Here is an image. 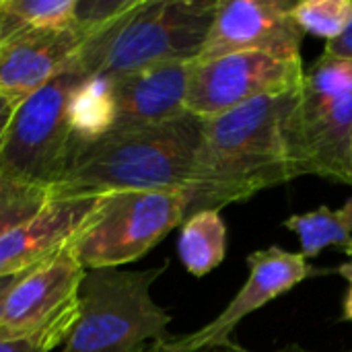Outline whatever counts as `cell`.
<instances>
[{
    "label": "cell",
    "mask_w": 352,
    "mask_h": 352,
    "mask_svg": "<svg viewBox=\"0 0 352 352\" xmlns=\"http://www.w3.org/2000/svg\"><path fill=\"white\" fill-rule=\"evenodd\" d=\"M297 93L254 99L204 120L200 151L186 190L188 217L248 202L268 188L295 179L287 118Z\"/></svg>",
    "instance_id": "cell-1"
},
{
    "label": "cell",
    "mask_w": 352,
    "mask_h": 352,
    "mask_svg": "<svg viewBox=\"0 0 352 352\" xmlns=\"http://www.w3.org/2000/svg\"><path fill=\"white\" fill-rule=\"evenodd\" d=\"M204 120L184 113L171 122L76 138L56 198L111 192L188 190Z\"/></svg>",
    "instance_id": "cell-2"
},
{
    "label": "cell",
    "mask_w": 352,
    "mask_h": 352,
    "mask_svg": "<svg viewBox=\"0 0 352 352\" xmlns=\"http://www.w3.org/2000/svg\"><path fill=\"white\" fill-rule=\"evenodd\" d=\"M219 0H132L85 41L76 68L103 78L169 62H194Z\"/></svg>",
    "instance_id": "cell-3"
},
{
    "label": "cell",
    "mask_w": 352,
    "mask_h": 352,
    "mask_svg": "<svg viewBox=\"0 0 352 352\" xmlns=\"http://www.w3.org/2000/svg\"><path fill=\"white\" fill-rule=\"evenodd\" d=\"M165 266L146 270H87L78 314L60 352H142L171 338V316L153 297Z\"/></svg>",
    "instance_id": "cell-4"
},
{
    "label": "cell",
    "mask_w": 352,
    "mask_h": 352,
    "mask_svg": "<svg viewBox=\"0 0 352 352\" xmlns=\"http://www.w3.org/2000/svg\"><path fill=\"white\" fill-rule=\"evenodd\" d=\"M287 146L295 177L352 186V60L322 54L305 68L287 118Z\"/></svg>",
    "instance_id": "cell-5"
},
{
    "label": "cell",
    "mask_w": 352,
    "mask_h": 352,
    "mask_svg": "<svg viewBox=\"0 0 352 352\" xmlns=\"http://www.w3.org/2000/svg\"><path fill=\"white\" fill-rule=\"evenodd\" d=\"M91 76L70 62L21 101L0 146V171L54 192L76 142V99Z\"/></svg>",
    "instance_id": "cell-6"
},
{
    "label": "cell",
    "mask_w": 352,
    "mask_h": 352,
    "mask_svg": "<svg viewBox=\"0 0 352 352\" xmlns=\"http://www.w3.org/2000/svg\"><path fill=\"white\" fill-rule=\"evenodd\" d=\"M186 219V190L101 194L70 250L85 270L122 268L146 256Z\"/></svg>",
    "instance_id": "cell-7"
},
{
    "label": "cell",
    "mask_w": 352,
    "mask_h": 352,
    "mask_svg": "<svg viewBox=\"0 0 352 352\" xmlns=\"http://www.w3.org/2000/svg\"><path fill=\"white\" fill-rule=\"evenodd\" d=\"M192 62H169L126 74L91 76L76 99V138L171 122L188 113Z\"/></svg>",
    "instance_id": "cell-8"
},
{
    "label": "cell",
    "mask_w": 352,
    "mask_h": 352,
    "mask_svg": "<svg viewBox=\"0 0 352 352\" xmlns=\"http://www.w3.org/2000/svg\"><path fill=\"white\" fill-rule=\"evenodd\" d=\"M305 76L303 58L245 52L192 62L186 109L202 120L227 113L254 99L295 93Z\"/></svg>",
    "instance_id": "cell-9"
},
{
    "label": "cell",
    "mask_w": 352,
    "mask_h": 352,
    "mask_svg": "<svg viewBox=\"0 0 352 352\" xmlns=\"http://www.w3.org/2000/svg\"><path fill=\"white\" fill-rule=\"evenodd\" d=\"M293 4L291 0H219L194 62L245 52L301 58L305 35L293 19Z\"/></svg>",
    "instance_id": "cell-10"
},
{
    "label": "cell",
    "mask_w": 352,
    "mask_h": 352,
    "mask_svg": "<svg viewBox=\"0 0 352 352\" xmlns=\"http://www.w3.org/2000/svg\"><path fill=\"white\" fill-rule=\"evenodd\" d=\"M87 270L70 243L31 268L8 293L0 320V338H21L47 330L78 314V291Z\"/></svg>",
    "instance_id": "cell-11"
},
{
    "label": "cell",
    "mask_w": 352,
    "mask_h": 352,
    "mask_svg": "<svg viewBox=\"0 0 352 352\" xmlns=\"http://www.w3.org/2000/svg\"><path fill=\"white\" fill-rule=\"evenodd\" d=\"M248 270L250 274L243 287L212 322L188 336H179L186 351L196 352L210 344L229 342L235 328L248 316L291 293L297 285L330 272L309 264V260L301 252H287L280 245L252 252L248 256Z\"/></svg>",
    "instance_id": "cell-12"
},
{
    "label": "cell",
    "mask_w": 352,
    "mask_h": 352,
    "mask_svg": "<svg viewBox=\"0 0 352 352\" xmlns=\"http://www.w3.org/2000/svg\"><path fill=\"white\" fill-rule=\"evenodd\" d=\"M101 25L68 29H14L0 37V91L25 101L58 76Z\"/></svg>",
    "instance_id": "cell-13"
},
{
    "label": "cell",
    "mask_w": 352,
    "mask_h": 352,
    "mask_svg": "<svg viewBox=\"0 0 352 352\" xmlns=\"http://www.w3.org/2000/svg\"><path fill=\"white\" fill-rule=\"evenodd\" d=\"M101 196L56 198L0 237V276L31 270L66 248L91 219Z\"/></svg>",
    "instance_id": "cell-14"
},
{
    "label": "cell",
    "mask_w": 352,
    "mask_h": 352,
    "mask_svg": "<svg viewBox=\"0 0 352 352\" xmlns=\"http://www.w3.org/2000/svg\"><path fill=\"white\" fill-rule=\"evenodd\" d=\"M177 254L184 268L196 278L217 270L227 256V223L221 210L190 214L179 227Z\"/></svg>",
    "instance_id": "cell-15"
},
{
    "label": "cell",
    "mask_w": 352,
    "mask_h": 352,
    "mask_svg": "<svg viewBox=\"0 0 352 352\" xmlns=\"http://www.w3.org/2000/svg\"><path fill=\"white\" fill-rule=\"evenodd\" d=\"M283 225L297 235L301 254L307 260L318 258L328 248L346 252L352 243V196L336 210L320 206L293 214Z\"/></svg>",
    "instance_id": "cell-16"
},
{
    "label": "cell",
    "mask_w": 352,
    "mask_h": 352,
    "mask_svg": "<svg viewBox=\"0 0 352 352\" xmlns=\"http://www.w3.org/2000/svg\"><path fill=\"white\" fill-rule=\"evenodd\" d=\"M78 23L76 0H0V37L14 29H68Z\"/></svg>",
    "instance_id": "cell-17"
},
{
    "label": "cell",
    "mask_w": 352,
    "mask_h": 352,
    "mask_svg": "<svg viewBox=\"0 0 352 352\" xmlns=\"http://www.w3.org/2000/svg\"><path fill=\"white\" fill-rule=\"evenodd\" d=\"M52 200V190L0 171V237L33 219Z\"/></svg>",
    "instance_id": "cell-18"
},
{
    "label": "cell",
    "mask_w": 352,
    "mask_h": 352,
    "mask_svg": "<svg viewBox=\"0 0 352 352\" xmlns=\"http://www.w3.org/2000/svg\"><path fill=\"white\" fill-rule=\"evenodd\" d=\"M293 19L303 35L338 39L351 25L352 0H301L293 4Z\"/></svg>",
    "instance_id": "cell-19"
},
{
    "label": "cell",
    "mask_w": 352,
    "mask_h": 352,
    "mask_svg": "<svg viewBox=\"0 0 352 352\" xmlns=\"http://www.w3.org/2000/svg\"><path fill=\"white\" fill-rule=\"evenodd\" d=\"M74 320H66L62 324H56V326L41 330L37 334H31V336L6 338V340L0 338V352H54L58 346H62Z\"/></svg>",
    "instance_id": "cell-20"
},
{
    "label": "cell",
    "mask_w": 352,
    "mask_h": 352,
    "mask_svg": "<svg viewBox=\"0 0 352 352\" xmlns=\"http://www.w3.org/2000/svg\"><path fill=\"white\" fill-rule=\"evenodd\" d=\"M344 254L349 256V262L342 264L340 268H336V272L349 283V289H346L344 301H342V316H340V322H352V243Z\"/></svg>",
    "instance_id": "cell-21"
},
{
    "label": "cell",
    "mask_w": 352,
    "mask_h": 352,
    "mask_svg": "<svg viewBox=\"0 0 352 352\" xmlns=\"http://www.w3.org/2000/svg\"><path fill=\"white\" fill-rule=\"evenodd\" d=\"M19 105H21L19 99H14V97L0 91V146H2V142L6 138V132L10 128V122H12Z\"/></svg>",
    "instance_id": "cell-22"
},
{
    "label": "cell",
    "mask_w": 352,
    "mask_h": 352,
    "mask_svg": "<svg viewBox=\"0 0 352 352\" xmlns=\"http://www.w3.org/2000/svg\"><path fill=\"white\" fill-rule=\"evenodd\" d=\"M324 54L334 56V58H346L352 60V21L349 25V29L334 41H328L324 47Z\"/></svg>",
    "instance_id": "cell-23"
},
{
    "label": "cell",
    "mask_w": 352,
    "mask_h": 352,
    "mask_svg": "<svg viewBox=\"0 0 352 352\" xmlns=\"http://www.w3.org/2000/svg\"><path fill=\"white\" fill-rule=\"evenodd\" d=\"M196 352H256V351H248V349H243V346L235 344L233 340H229V342H221V344L204 346V349H200V351H196ZM272 352H309V351H305V349H301V346H297V344H291V346H285V349H278V351H272Z\"/></svg>",
    "instance_id": "cell-24"
},
{
    "label": "cell",
    "mask_w": 352,
    "mask_h": 352,
    "mask_svg": "<svg viewBox=\"0 0 352 352\" xmlns=\"http://www.w3.org/2000/svg\"><path fill=\"white\" fill-rule=\"evenodd\" d=\"M29 270H25V272H19V274H10V276H0V320H2V311H4V301H6V297H8V293H10V289L27 274Z\"/></svg>",
    "instance_id": "cell-25"
},
{
    "label": "cell",
    "mask_w": 352,
    "mask_h": 352,
    "mask_svg": "<svg viewBox=\"0 0 352 352\" xmlns=\"http://www.w3.org/2000/svg\"><path fill=\"white\" fill-rule=\"evenodd\" d=\"M142 352H188V351L184 349L182 338L171 336V338H167V340H161V342H157V344H151L146 351H142Z\"/></svg>",
    "instance_id": "cell-26"
},
{
    "label": "cell",
    "mask_w": 352,
    "mask_h": 352,
    "mask_svg": "<svg viewBox=\"0 0 352 352\" xmlns=\"http://www.w3.org/2000/svg\"><path fill=\"white\" fill-rule=\"evenodd\" d=\"M344 352H352V351H344Z\"/></svg>",
    "instance_id": "cell-27"
}]
</instances>
